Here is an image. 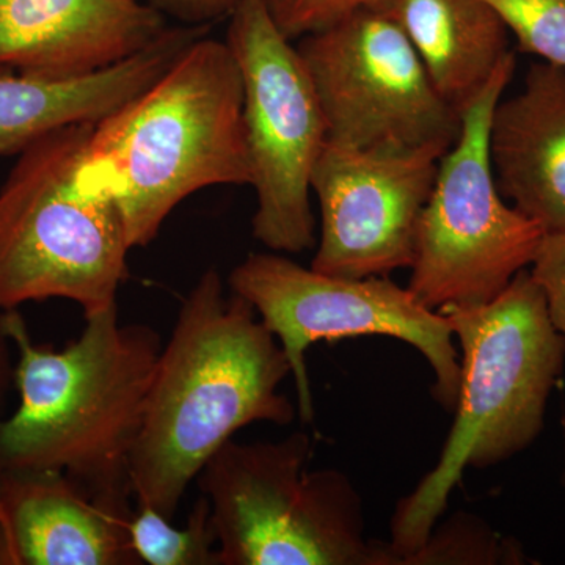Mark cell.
<instances>
[{"mask_svg": "<svg viewBox=\"0 0 565 565\" xmlns=\"http://www.w3.org/2000/svg\"><path fill=\"white\" fill-rule=\"evenodd\" d=\"M62 351L32 340L18 308L0 311L17 349V411L0 422V470L55 471L73 479L111 514L131 519L134 449L161 337L118 321V308L84 316Z\"/></svg>", "mask_w": 565, "mask_h": 565, "instance_id": "cell-1", "label": "cell"}, {"mask_svg": "<svg viewBox=\"0 0 565 565\" xmlns=\"http://www.w3.org/2000/svg\"><path fill=\"white\" fill-rule=\"evenodd\" d=\"M289 374L280 343L252 303L226 296L221 274L206 270L156 363L132 456L137 505L173 520L189 486L237 430L289 426L296 408L278 392Z\"/></svg>", "mask_w": 565, "mask_h": 565, "instance_id": "cell-2", "label": "cell"}, {"mask_svg": "<svg viewBox=\"0 0 565 565\" xmlns=\"http://www.w3.org/2000/svg\"><path fill=\"white\" fill-rule=\"evenodd\" d=\"M244 85L226 41H192L131 102L95 122L77 180L110 200L129 248L147 247L188 196L250 185Z\"/></svg>", "mask_w": 565, "mask_h": 565, "instance_id": "cell-3", "label": "cell"}, {"mask_svg": "<svg viewBox=\"0 0 565 565\" xmlns=\"http://www.w3.org/2000/svg\"><path fill=\"white\" fill-rule=\"evenodd\" d=\"M441 315L462 348L459 399L440 459L392 516L388 545L397 565L426 544L467 468L486 470L533 445L564 370V337L530 269L492 302Z\"/></svg>", "mask_w": 565, "mask_h": 565, "instance_id": "cell-4", "label": "cell"}, {"mask_svg": "<svg viewBox=\"0 0 565 565\" xmlns=\"http://www.w3.org/2000/svg\"><path fill=\"white\" fill-rule=\"evenodd\" d=\"M310 435L226 441L195 482L210 501L218 565H397L366 535L362 494L343 471L308 470Z\"/></svg>", "mask_w": 565, "mask_h": 565, "instance_id": "cell-5", "label": "cell"}, {"mask_svg": "<svg viewBox=\"0 0 565 565\" xmlns=\"http://www.w3.org/2000/svg\"><path fill=\"white\" fill-rule=\"evenodd\" d=\"M93 126L36 140L0 189V311L46 299L76 302L84 316L117 305L131 248L115 204L77 180Z\"/></svg>", "mask_w": 565, "mask_h": 565, "instance_id": "cell-6", "label": "cell"}, {"mask_svg": "<svg viewBox=\"0 0 565 565\" xmlns=\"http://www.w3.org/2000/svg\"><path fill=\"white\" fill-rule=\"evenodd\" d=\"M509 52L462 110V128L441 158L419 217L407 288L429 310L479 307L530 269L545 232L505 202L490 158L494 107L514 76Z\"/></svg>", "mask_w": 565, "mask_h": 565, "instance_id": "cell-7", "label": "cell"}, {"mask_svg": "<svg viewBox=\"0 0 565 565\" xmlns=\"http://www.w3.org/2000/svg\"><path fill=\"white\" fill-rule=\"evenodd\" d=\"M230 288L252 303L280 343L291 364L303 423L315 419L305 363L308 348L356 337L396 338L418 349L434 371V399L455 412L462 371L451 323L388 277H333L286 256L253 253L234 267Z\"/></svg>", "mask_w": 565, "mask_h": 565, "instance_id": "cell-8", "label": "cell"}, {"mask_svg": "<svg viewBox=\"0 0 565 565\" xmlns=\"http://www.w3.org/2000/svg\"><path fill=\"white\" fill-rule=\"evenodd\" d=\"M225 41L243 76L245 141L258 203L253 237L274 252L310 250L311 177L329 134L313 81L264 0H245L230 14Z\"/></svg>", "mask_w": 565, "mask_h": 565, "instance_id": "cell-9", "label": "cell"}, {"mask_svg": "<svg viewBox=\"0 0 565 565\" xmlns=\"http://www.w3.org/2000/svg\"><path fill=\"white\" fill-rule=\"evenodd\" d=\"M297 44L327 140L363 151L451 150L462 114L441 98L411 41L367 6Z\"/></svg>", "mask_w": 565, "mask_h": 565, "instance_id": "cell-10", "label": "cell"}, {"mask_svg": "<svg viewBox=\"0 0 565 565\" xmlns=\"http://www.w3.org/2000/svg\"><path fill=\"white\" fill-rule=\"evenodd\" d=\"M448 151H363L327 140L311 177L321 210L311 269L343 278L411 269L419 217Z\"/></svg>", "mask_w": 565, "mask_h": 565, "instance_id": "cell-11", "label": "cell"}, {"mask_svg": "<svg viewBox=\"0 0 565 565\" xmlns=\"http://www.w3.org/2000/svg\"><path fill=\"white\" fill-rule=\"evenodd\" d=\"M167 29L143 0H0V68L85 76L147 50Z\"/></svg>", "mask_w": 565, "mask_h": 565, "instance_id": "cell-12", "label": "cell"}, {"mask_svg": "<svg viewBox=\"0 0 565 565\" xmlns=\"http://www.w3.org/2000/svg\"><path fill=\"white\" fill-rule=\"evenodd\" d=\"M489 145L505 202L545 234L565 232V68L534 63L494 107Z\"/></svg>", "mask_w": 565, "mask_h": 565, "instance_id": "cell-13", "label": "cell"}, {"mask_svg": "<svg viewBox=\"0 0 565 565\" xmlns=\"http://www.w3.org/2000/svg\"><path fill=\"white\" fill-rule=\"evenodd\" d=\"M202 35V25L167 29L139 54L65 79L0 68V158L22 152L65 126L102 121L150 87Z\"/></svg>", "mask_w": 565, "mask_h": 565, "instance_id": "cell-14", "label": "cell"}, {"mask_svg": "<svg viewBox=\"0 0 565 565\" xmlns=\"http://www.w3.org/2000/svg\"><path fill=\"white\" fill-rule=\"evenodd\" d=\"M2 512L18 565H140L128 520L55 471H3Z\"/></svg>", "mask_w": 565, "mask_h": 565, "instance_id": "cell-15", "label": "cell"}, {"mask_svg": "<svg viewBox=\"0 0 565 565\" xmlns=\"http://www.w3.org/2000/svg\"><path fill=\"white\" fill-rule=\"evenodd\" d=\"M404 32L430 81L462 114L509 54V31L486 0H373Z\"/></svg>", "mask_w": 565, "mask_h": 565, "instance_id": "cell-16", "label": "cell"}, {"mask_svg": "<svg viewBox=\"0 0 565 565\" xmlns=\"http://www.w3.org/2000/svg\"><path fill=\"white\" fill-rule=\"evenodd\" d=\"M128 534L141 564L218 565L211 505L202 493L196 498L184 527L173 526L172 520H167L148 505H137L128 520Z\"/></svg>", "mask_w": 565, "mask_h": 565, "instance_id": "cell-17", "label": "cell"}, {"mask_svg": "<svg viewBox=\"0 0 565 565\" xmlns=\"http://www.w3.org/2000/svg\"><path fill=\"white\" fill-rule=\"evenodd\" d=\"M523 559L525 556L515 542L498 537L478 516L459 512L433 531L405 565L522 564Z\"/></svg>", "mask_w": 565, "mask_h": 565, "instance_id": "cell-18", "label": "cell"}, {"mask_svg": "<svg viewBox=\"0 0 565 565\" xmlns=\"http://www.w3.org/2000/svg\"><path fill=\"white\" fill-rule=\"evenodd\" d=\"M520 51L565 68V0H486Z\"/></svg>", "mask_w": 565, "mask_h": 565, "instance_id": "cell-19", "label": "cell"}, {"mask_svg": "<svg viewBox=\"0 0 565 565\" xmlns=\"http://www.w3.org/2000/svg\"><path fill=\"white\" fill-rule=\"evenodd\" d=\"M270 18L288 40L321 32L373 0H264Z\"/></svg>", "mask_w": 565, "mask_h": 565, "instance_id": "cell-20", "label": "cell"}, {"mask_svg": "<svg viewBox=\"0 0 565 565\" xmlns=\"http://www.w3.org/2000/svg\"><path fill=\"white\" fill-rule=\"evenodd\" d=\"M530 274L544 294L550 321L565 340V232L545 234Z\"/></svg>", "mask_w": 565, "mask_h": 565, "instance_id": "cell-21", "label": "cell"}, {"mask_svg": "<svg viewBox=\"0 0 565 565\" xmlns=\"http://www.w3.org/2000/svg\"><path fill=\"white\" fill-rule=\"evenodd\" d=\"M163 17L177 18L191 25H204L207 22L230 17L245 0H143Z\"/></svg>", "mask_w": 565, "mask_h": 565, "instance_id": "cell-22", "label": "cell"}, {"mask_svg": "<svg viewBox=\"0 0 565 565\" xmlns=\"http://www.w3.org/2000/svg\"><path fill=\"white\" fill-rule=\"evenodd\" d=\"M11 341L0 322V422L3 419L7 396L14 386V363L11 360Z\"/></svg>", "mask_w": 565, "mask_h": 565, "instance_id": "cell-23", "label": "cell"}, {"mask_svg": "<svg viewBox=\"0 0 565 565\" xmlns=\"http://www.w3.org/2000/svg\"><path fill=\"white\" fill-rule=\"evenodd\" d=\"M0 565H18L10 533L7 530L6 520H3V512H0Z\"/></svg>", "mask_w": 565, "mask_h": 565, "instance_id": "cell-24", "label": "cell"}, {"mask_svg": "<svg viewBox=\"0 0 565 565\" xmlns=\"http://www.w3.org/2000/svg\"><path fill=\"white\" fill-rule=\"evenodd\" d=\"M2 479H3V471L0 470V512H2Z\"/></svg>", "mask_w": 565, "mask_h": 565, "instance_id": "cell-25", "label": "cell"}, {"mask_svg": "<svg viewBox=\"0 0 565 565\" xmlns=\"http://www.w3.org/2000/svg\"><path fill=\"white\" fill-rule=\"evenodd\" d=\"M563 486L565 487V449H564Z\"/></svg>", "mask_w": 565, "mask_h": 565, "instance_id": "cell-26", "label": "cell"}]
</instances>
